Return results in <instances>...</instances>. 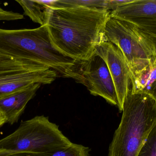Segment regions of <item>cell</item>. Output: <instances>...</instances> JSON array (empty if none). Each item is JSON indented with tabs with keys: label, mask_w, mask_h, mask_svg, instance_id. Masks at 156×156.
Returning a JSON list of instances; mask_svg holds the SVG:
<instances>
[{
	"label": "cell",
	"mask_w": 156,
	"mask_h": 156,
	"mask_svg": "<svg viewBox=\"0 0 156 156\" xmlns=\"http://www.w3.org/2000/svg\"><path fill=\"white\" fill-rule=\"evenodd\" d=\"M0 53L50 67L62 76L75 79L77 61L61 54L52 45L46 25L32 29L0 28Z\"/></svg>",
	"instance_id": "2"
},
{
	"label": "cell",
	"mask_w": 156,
	"mask_h": 156,
	"mask_svg": "<svg viewBox=\"0 0 156 156\" xmlns=\"http://www.w3.org/2000/svg\"><path fill=\"white\" fill-rule=\"evenodd\" d=\"M21 6L25 15L41 26L46 24L48 9L52 1H16Z\"/></svg>",
	"instance_id": "12"
},
{
	"label": "cell",
	"mask_w": 156,
	"mask_h": 156,
	"mask_svg": "<svg viewBox=\"0 0 156 156\" xmlns=\"http://www.w3.org/2000/svg\"><path fill=\"white\" fill-rule=\"evenodd\" d=\"M58 74L44 66L34 67L18 65H0V98L33 83L50 84Z\"/></svg>",
	"instance_id": "7"
},
{
	"label": "cell",
	"mask_w": 156,
	"mask_h": 156,
	"mask_svg": "<svg viewBox=\"0 0 156 156\" xmlns=\"http://www.w3.org/2000/svg\"><path fill=\"white\" fill-rule=\"evenodd\" d=\"M136 156H156V126L151 131Z\"/></svg>",
	"instance_id": "15"
},
{
	"label": "cell",
	"mask_w": 156,
	"mask_h": 156,
	"mask_svg": "<svg viewBox=\"0 0 156 156\" xmlns=\"http://www.w3.org/2000/svg\"><path fill=\"white\" fill-rule=\"evenodd\" d=\"M108 0H53L51 8L83 7L108 10Z\"/></svg>",
	"instance_id": "13"
},
{
	"label": "cell",
	"mask_w": 156,
	"mask_h": 156,
	"mask_svg": "<svg viewBox=\"0 0 156 156\" xmlns=\"http://www.w3.org/2000/svg\"><path fill=\"white\" fill-rule=\"evenodd\" d=\"M120 124L115 131L108 156H136L156 126V99L129 93L123 104Z\"/></svg>",
	"instance_id": "3"
},
{
	"label": "cell",
	"mask_w": 156,
	"mask_h": 156,
	"mask_svg": "<svg viewBox=\"0 0 156 156\" xmlns=\"http://www.w3.org/2000/svg\"><path fill=\"white\" fill-rule=\"evenodd\" d=\"M110 15L156 36V0H133L111 11Z\"/></svg>",
	"instance_id": "9"
},
{
	"label": "cell",
	"mask_w": 156,
	"mask_h": 156,
	"mask_svg": "<svg viewBox=\"0 0 156 156\" xmlns=\"http://www.w3.org/2000/svg\"><path fill=\"white\" fill-rule=\"evenodd\" d=\"M156 57L142 71L130 76L131 94H145L156 99Z\"/></svg>",
	"instance_id": "11"
},
{
	"label": "cell",
	"mask_w": 156,
	"mask_h": 156,
	"mask_svg": "<svg viewBox=\"0 0 156 156\" xmlns=\"http://www.w3.org/2000/svg\"><path fill=\"white\" fill-rule=\"evenodd\" d=\"M3 11H4V10L2 9L0 7V12H2Z\"/></svg>",
	"instance_id": "19"
},
{
	"label": "cell",
	"mask_w": 156,
	"mask_h": 156,
	"mask_svg": "<svg viewBox=\"0 0 156 156\" xmlns=\"http://www.w3.org/2000/svg\"><path fill=\"white\" fill-rule=\"evenodd\" d=\"M88 147L72 143L46 156H89Z\"/></svg>",
	"instance_id": "14"
},
{
	"label": "cell",
	"mask_w": 156,
	"mask_h": 156,
	"mask_svg": "<svg viewBox=\"0 0 156 156\" xmlns=\"http://www.w3.org/2000/svg\"><path fill=\"white\" fill-rule=\"evenodd\" d=\"M75 81L87 87L91 94L101 97L113 105H118L113 80L104 59L96 53L85 61H77Z\"/></svg>",
	"instance_id": "6"
},
{
	"label": "cell",
	"mask_w": 156,
	"mask_h": 156,
	"mask_svg": "<svg viewBox=\"0 0 156 156\" xmlns=\"http://www.w3.org/2000/svg\"><path fill=\"white\" fill-rule=\"evenodd\" d=\"M95 52L105 62L115 86L118 105L122 112L123 104L130 92V74L126 61L118 48L109 42L101 43Z\"/></svg>",
	"instance_id": "8"
},
{
	"label": "cell",
	"mask_w": 156,
	"mask_h": 156,
	"mask_svg": "<svg viewBox=\"0 0 156 156\" xmlns=\"http://www.w3.org/2000/svg\"><path fill=\"white\" fill-rule=\"evenodd\" d=\"M24 18L23 14L18 12L4 10L0 12V21H15L22 20Z\"/></svg>",
	"instance_id": "16"
},
{
	"label": "cell",
	"mask_w": 156,
	"mask_h": 156,
	"mask_svg": "<svg viewBox=\"0 0 156 156\" xmlns=\"http://www.w3.org/2000/svg\"><path fill=\"white\" fill-rule=\"evenodd\" d=\"M72 143L49 118L36 116L0 139V156H46Z\"/></svg>",
	"instance_id": "4"
},
{
	"label": "cell",
	"mask_w": 156,
	"mask_h": 156,
	"mask_svg": "<svg viewBox=\"0 0 156 156\" xmlns=\"http://www.w3.org/2000/svg\"><path fill=\"white\" fill-rule=\"evenodd\" d=\"M106 41L119 49L124 55L130 76L145 69L156 57V36L135 25L110 18L105 31Z\"/></svg>",
	"instance_id": "5"
},
{
	"label": "cell",
	"mask_w": 156,
	"mask_h": 156,
	"mask_svg": "<svg viewBox=\"0 0 156 156\" xmlns=\"http://www.w3.org/2000/svg\"><path fill=\"white\" fill-rule=\"evenodd\" d=\"M6 123H7V120L5 116L0 112V128Z\"/></svg>",
	"instance_id": "18"
},
{
	"label": "cell",
	"mask_w": 156,
	"mask_h": 156,
	"mask_svg": "<svg viewBox=\"0 0 156 156\" xmlns=\"http://www.w3.org/2000/svg\"><path fill=\"white\" fill-rule=\"evenodd\" d=\"M20 60H23V59H16V58H12L0 53V65L12 63Z\"/></svg>",
	"instance_id": "17"
},
{
	"label": "cell",
	"mask_w": 156,
	"mask_h": 156,
	"mask_svg": "<svg viewBox=\"0 0 156 156\" xmlns=\"http://www.w3.org/2000/svg\"><path fill=\"white\" fill-rule=\"evenodd\" d=\"M110 11L83 8H51L46 25L51 43L66 57L87 60L106 41L105 31Z\"/></svg>",
	"instance_id": "1"
},
{
	"label": "cell",
	"mask_w": 156,
	"mask_h": 156,
	"mask_svg": "<svg viewBox=\"0 0 156 156\" xmlns=\"http://www.w3.org/2000/svg\"><path fill=\"white\" fill-rule=\"evenodd\" d=\"M42 85L33 83L0 98V112L7 123H17L29 102L34 96Z\"/></svg>",
	"instance_id": "10"
}]
</instances>
